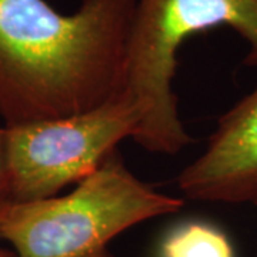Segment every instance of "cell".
I'll return each mask as SVG.
<instances>
[{
    "mask_svg": "<svg viewBox=\"0 0 257 257\" xmlns=\"http://www.w3.org/2000/svg\"><path fill=\"white\" fill-rule=\"evenodd\" d=\"M136 0H0V114L6 126L80 114L126 90Z\"/></svg>",
    "mask_w": 257,
    "mask_h": 257,
    "instance_id": "obj_1",
    "label": "cell"
},
{
    "mask_svg": "<svg viewBox=\"0 0 257 257\" xmlns=\"http://www.w3.org/2000/svg\"><path fill=\"white\" fill-rule=\"evenodd\" d=\"M183 204L140 182L116 150L69 194L2 200L0 239L18 257H113L107 244L116 236Z\"/></svg>",
    "mask_w": 257,
    "mask_h": 257,
    "instance_id": "obj_2",
    "label": "cell"
},
{
    "mask_svg": "<svg viewBox=\"0 0 257 257\" xmlns=\"http://www.w3.org/2000/svg\"><path fill=\"white\" fill-rule=\"evenodd\" d=\"M227 26L247 45L257 67V0H136L130 28L126 90L143 110L133 140L147 152L176 155L192 139L179 117L172 82L186 39Z\"/></svg>",
    "mask_w": 257,
    "mask_h": 257,
    "instance_id": "obj_3",
    "label": "cell"
},
{
    "mask_svg": "<svg viewBox=\"0 0 257 257\" xmlns=\"http://www.w3.org/2000/svg\"><path fill=\"white\" fill-rule=\"evenodd\" d=\"M143 110L127 92L80 114L6 126L9 187L12 202L55 197L69 184L90 176L135 138Z\"/></svg>",
    "mask_w": 257,
    "mask_h": 257,
    "instance_id": "obj_4",
    "label": "cell"
},
{
    "mask_svg": "<svg viewBox=\"0 0 257 257\" xmlns=\"http://www.w3.org/2000/svg\"><path fill=\"white\" fill-rule=\"evenodd\" d=\"M177 186L194 202L257 207V87L221 114L204 152L180 172Z\"/></svg>",
    "mask_w": 257,
    "mask_h": 257,
    "instance_id": "obj_5",
    "label": "cell"
},
{
    "mask_svg": "<svg viewBox=\"0 0 257 257\" xmlns=\"http://www.w3.org/2000/svg\"><path fill=\"white\" fill-rule=\"evenodd\" d=\"M160 257H236L224 231L203 221L172 230L162 243Z\"/></svg>",
    "mask_w": 257,
    "mask_h": 257,
    "instance_id": "obj_6",
    "label": "cell"
},
{
    "mask_svg": "<svg viewBox=\"0 0 257 257\" xmlns=\"http://www.w3.org/2000/svg\"><path fill=\"white\" fill-rule=\"evenodd\" d=\"M9 187V159H8V130L0 127V202L8 199Z\"/></svg>",
    "mask_w": 257,
    "mask_h": 257,
    "instance_id": "obj_7",
    "label": "cell"
},
{
    "mask_svg": "<svg viewBox=\"0 0 257 257\" xmlns=\"http://www.w3.org/2000/svg\"><path fill=\"white\" fill-rule=\"evenodd\" d=\"M0 257H18L15 254V251H10V250H6V248L0 247Z\"/></svg>",
    "mask_w": 257,
    "mask_h": 257,
    "instance_id": "obj_8",
    "label": "cell"
}]
</instances>
